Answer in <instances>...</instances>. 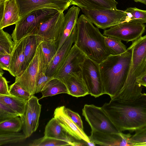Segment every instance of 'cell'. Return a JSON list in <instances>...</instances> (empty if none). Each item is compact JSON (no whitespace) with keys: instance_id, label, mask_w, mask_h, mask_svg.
<instances>
[{"instance_id":"1","label":"cell","mask_w":146,"mask_h":146,"mask_svg":"<svg viewBox=\"0 0 146 146\" xmlns=\"http://www.w3.org/2000/svg\"><path fill=\"white\" fill-rule=\"evenodd\" d=\"M119 132L135 131L146 126V94L133 99H111L102 107Z\"/></svg>"},{"instance_id":"2","label":"cell","mask_w":146,"mask_h":146,"mask_svg":"<svg viewBox=\"0 0 146 146\" xmlns=\"http://www.w3.org/2000/svg\"><path fill=\"white\" fill-rule=\"evenodd\" d=\"M120 54H110L99 64L104 94L111 99L115 96L123 87L129 73L132 51L129 48Z\"/></svg>"},{"instance_id":"3","label":"cell","mask_w":146,"mask_h":146,"mask_svg":"<svg viewBox=\"0 0 146 146\" xmlns=\"http://www.w3.org/2000/svg\"><path fill=\"white\" fill-rule=\"evenodd\" d=\"M75 44L91 59L100 64L111 54L104 36L84 14L78 18Z\"/></svg>"},{"instance_id":"4","label":"cell","mask_w":146,"mask_h":146,"mask_svg":"<svg viewBox=\"0 0 146 146\" xmlns=\"http://www.w3.org/2000/svg\"><path fill=\"white\" fill-rule=\"evenodd\" d=\"M129 48L132 51L131 65L125 83L121 90L127 94L142 92V86L136 80L146 74V35L133 42Z\"/></svg>"},{"instance_id":"5","label":"cell","mask_w":146,"mask_h":146,"mask_svg":"<svg viewBox=\"0 0 146 146\" xmlns=\"http://www.w3.org/2000/svg\"><path fill=\"white\" fill-rule=\"evenodd\" d=\"M58 11L53 9H43L30 12L15 24L11 34L13 40L16 42L29 33L38 32L41 25Z\"/></svg>"},{"instance_id":"6","label":"cell","mask_w":146,"mask_h":146,"mask_svg":"<svg viewBox=\"0 0 146 146\" xmlns=\"http://www.w3.org/2000/svg\"><path fill=\"white\" fill-rule=\"evenodd\" d=\"M41 46H38L36 53L23 73L15 77V81L31 96L35 94L36 82L41 71L47 68Z\"/></svg>"},{"instance_id":"7","label":"cell","mask_w":146,"mask_h":146,"mask_svg":"<svg viewBox=\"0 0 146 146\" xmlns=\"http://www.w3.org/2000/svg\"><path fill=\"white\" fill-rule=\"evenodd\" d=\"M80 66L82 78L89 94L95 98L104 94L99 64L86 56Z\"/></svg>"},{"instance_id":"8","label":"cell","mask_w":146,"mask_h":146,"mask_svg":"<svg viewBox=\"0 0 146 146\" xmlns=\"http://www.w3.org/2000/svg\"><path fill=\"white\" fill-rule=\"evenodd\" d=\"M81 9L90 21L98 28L105 29L127 21V15L123 11L117 9Z\"/></svg>"},{"instance_id":"9","label":"cell","mask_w":146,"mask_h":146,"mask_svg":"<svg viewBox=\"0 0 146 146\" xmlns=\"http://www.w3.org/2000/svg\"><path fill=\"white\" fill-rule=\"evenodd\" d=\"M86 56L84 53L74 44L53 77L60 80L65 84L70 77L81 74L80 66Z\"/></svg>"},{"instance_id":"10","label":"cell","mask_w":146,"mask_h":146,"mask_svg":"<svg viewBox=\"0 0 146 146\" xmlns=\"http://www.w3.org/2000/svg\"><path fill=\"white\" fill-rule=\"evenodd\" d=\"M82 115L92 130L109 133L119 132L102 107L93 104H85L82 110Z\"/></svg>"},{"instance_id":"11","label":"cell","mask_w":146,"mask_h":146,"mask_svg":"<svg viewBox=\"0 0 146 146\" xmlns=\"http://www.w3.org/2000/svg\"><path fill=\"white\" fill-rule=\"evenodd\" d=\"M146 25L133 21L125 22L105 30L103 35L132 42L142 36L145 31Z\"/></svg>"},{"instance_id":"12","label":"cell","mask_w":146,"mask_h":146,"mask_svg":"<svg viewBox=\"0 0 146 146\" xmlns=\"http://www.w3.org/2000/svg\"><path fill=\"white\" fill-rule=\"evenodd\" d=\"M19 7L20 19L30 12L43 9H53L60 12L71 5L69 0H16Z\"/></svg>"},{"instance_id":"13","label":"cell","mask_w":146,"mask_h":146,"mask_svg":"<svg viewBox=\"0 0 146 146\" xmlns=\"http://www.w3.org/2000/svg\"><path fill=\"white\" fill-rule=\"evenodd\" d=\"M64 16L63 12L58 11L41 25L38 33L43 41H54L57 46L62 34Z\"/></svg>"},{"instance_id":"14","label":"cell","mask_w":146,"mask_h":146,"mask_svg":"<svg viewBox=\"0 0 146 146\" xmlns=\"http://www.w3.org/2000/svg\"><path fill=\"white\" fill-rule=\"evenodd\" d=\"M131 136L130 133L122 132L113 133L92 130L89 137L90 141L100 145L132 146L130 141Z\"/></svg>"},{"instance_id":"15","label":"cell","mask_w":146,"mask_h":146,"mask_svg":"<svg viewBox=\"0 0 146 146\" xmlns=\"http://www.w3.org/2000/svg\"><path fill=\"white\" fill-rule=\"evenodd\" d=\"M64 106L57 108L54 110V117L70 136L78 140H82L86 142L90 141L89 138L68 117L66 113Z\"/></svg>"},{"instance_id":"16","label":"cell","mask_w":146,"mask_h":146,"mask_svg":"<svg viewBox=\"0 0 146 146\" xmlns=\"http://www.w3.org/2000/svg\"><path fill=\"white\" fill-rule=\"evenodd\" d=\"M77 33L76 25L69 36L61 46L47 66L46 74L53 77L60 68L70 52L74 43Z\"/></svg>"},{"instance_id":"17","label":"cell","mask_w":146,"mask_h":146,"mask_svg":"<svg viewBox=\"0 0 146 146\" xmlns=\"http://www.w3.org/2000/svg\"><path fill=\"white\" fill-rule=\"evenodd\" d=\"M14 42L13 49L11 54L8 72L16 77L23 73L27 66L24 52L23 38Z\"/></svg>"},{"instance_id":"18","label":"cell","mask_w":146,"mask_h":146,"mask_svg":"<svg viewBox=\"0 0 146 146\" xmlns=\"http://www.w3.org/2000/svg\"><path fill=\"white\" fill-rule=\"evenodd\" d=\"M19 7L16 0H6L0 14V29L15 24L20 19Z\"/></svg>"},{"instance_id":"19","label":"cell","mask_w":146,"mask_h":146,"mask_svg":"<svg viewBox=\"0 0 146 146\" xmlns=\"http://www.w3.org/2000/svg\"><path fill=\"white\" fill-rule=\"evenodd\" d=\"M80 10L79 7L74 5L64 15L63 29L61 38L57 45V52L68 38L76 25Z\"/></svg>"},{"instance_id":"20","label":"cell","mask_w":146,"mask_h":146,"mask_svg":"<svg viewBox=\"0 0 146 146\" xmlns=\"http://www.w3.org/2000/svg\"><path fill=\"white\" fill-rule=\"evenodd\" d=\"M23 38L24 52L27 66L34 57L38 46L43 40L37 32L29 33Z\"/></svg>"},{"instance_id":"21","label":"cell","mask_w":146,"mask_h":146,"mask_svg":"<svg viewBox=\"0 0 146 146\" xmlns=\"http://www.w3.org/2000/svg\"><path fill=\"white\" fill-rule=\"evenodd\" d=\"M70 4L80 9L88 10L116 9L117 2L115 0H69Z\"/></svg>"},{"instance_id":"22","label":"cell","mask_w":146,"mask_h":146,"mask_svg":"<svg viewBox=\"0 0 146 146\" xmlns=\"http://www.w3.org/2000/svg\"><path fill=\"white\" fill-rule=\"evenodd\" d=\"M44 136L58 139L70 142L72 140L63 128L59 124L58 120L53 117L47 123L45 128Z\"/></svg>"},{"instance_id":"23","label":"cell","mask_w":146,"mask_h":146,"mask_svg":"<svg viewBox=\"0 0 146 146\" xmlns=\"http://www.w3.org/2000/svg\"><path fill=\"white\" fill-rule=\"evenodd\" d=\"M69 94L76 97L89 94L88 92L82 78L81 74L70 78L65 83Z\"/></svg>"},{"instance_id":"24","label":"cell","mask_w":146,"mask_h":146,"mask_svg":"<svg viewBox=\"0 0 146 146\" xmlns=\"http://www.w3.org/2000/svg\"><path fill=\"white\" fill-rule=\"evenodd\" d=\"M28 102L25 99L11 95L0 94V102L13 110L19 116L25 112Z\"/></svg>"},{"instance_id":"25","label":"cell","mask_w":146,"mask_h":146,"mask_svg":"<svg viewBox=\"0 0 146 146\" xmlns=\"http://www.w3.org/2000/svg\"><path fill=\"white\" fill-rule=\"evenodd\" d=\"M40 92L42 94L40 99L60 94H69L66 85L60 80L55 78L51 80Z\"/></svg>"},{"instance_id":"26","label":"cell","mask_w":146,"mask_h":146,"mask_svg":"<svg viewBox=\"0 0 146 146\" xmlns=\"http://www.w3.org/2000/svg\"><path fill=\"white\" fill-rule=\"evenodd\" d=\"M28 103L31 115L33 130L34 132L37 130L38 126L41 105L39 103L37 98L34 95L31 96Z\"/></svg>"},{"instance_id":"27","label":"cell","mask_w":146,"mask_h":146,"mask_svg":"<svg viewBox=\"0 0 146 146\" xmlns=\"http://www.w3.org/2000/svg\"><path fill=\"white\" fill-rule=\"evenodd\" d=\"M106 45L111 54L116 55L122 54L127 50L126 46L118 38L104 36Z\"/></svg>"},{"instance_id":"28","label":"cell","mask_w":146,"mask_h":146,"mask_svg":"<svg viewBox=\"0 0 146 146\" xmlns=\"http://www.w3.org/2000/svg\"><path fill=\"white\" fill-rule=\"evenodd\" d=\"M22 123L18 116L0 122V134L18 132L22 129Z\"/></svg>"},{"instance_id":"29","label":"cell","mask_w":146,"mask_h":146,"mask_svg":"<svg viewBox=\"0 0 146 146\" xmlns=\"http://www.w3.org/2000/svg\"><path fill=\"white\" fill-rule=\"evenodd\" d=\"M12 36L0 29V54H11L14 46Z\"/></svg>"},{"instance_id":"30","label":"cell","mask_w":146,"mask_h":146,"mask_svg":"<svg viewBox=\"0 0 146 146\" xmlns=\"http://www.w3.org/2000/svg\"><path fill=\"white\" fill-rule=\"evenodd\" d=\"M40 45L45 63L47 66L57 53L56 43L51 40L43 41Z\"/></svg>"},{"instance_id":"31","label":"cell","mask_w":146,"mask_h":146,"mask_svg":"<svg viewBox=\"0 0 146 146\" xmlns=\"http://www.w3.org/2000/svg\"><path fill=\"white\" fill-rule=\"evenodd\" d=\"M72 142L53 138L44 137L34 140L29 144L30 146H72Z\"/></svg>"},{"instance_id":"32","label":"cell","mask_w":146,"mask_h":146,"mask_svg":"<svg viewBox=\"0 0 146 146\" xmlns=\"http://www.w3.org/2000/svg\"><path fill=\"white\" fill-rule=\"evenodd\" d=\"M124 11L127 15L126 22L133 21L141 24L146 23V10L134 7L128 8Z\"/></svg>"},{"instance_id":"33","label":"cell","mask_w":146,"mask_h":146,"mask_svg":"<svg viewBox=\"0 0 146 146\" xmlns=\"http://www.w3.org/2000/svg\"><path fill=\"white\" fill-rule=\"evenodd\" d=\"M23 133L9 132L0 134V146L22 142L27 138Z\"/></svg>"},{"instance_id":"34","label":"cell","mask_w":146,"mask_h":146,"mask_svg":"<svg viewBox=\"0 0 146 146\" xmlns=\"http://www.w3.org/2000/svg\"><path fill=\"white\" fill-rule=\"evenodd\" d=\"M19 116L22 123L23 133L27 138L29 137L33 132V130L32 117L28 103L25 112Z\"/></svg>"},{"instance_id":"35","label":"cell","mask_w":146,"mask_h":146,"mask_svg":"<svg viewBox=\"0 0 146 146\" xmlns=\"http://www.w3.org/2000/svg\"><path fill=\"white\" fill-rule=\"evenodd\" d=\"M130 141L132 146H146V126L136 130Z\"/></svg>"},{"instance_id":"36","label":"cell","mask_w":146,"mask_h":146,"mask_svg":"<svg viewBox=\"0 0 146 146\" xmlns=\"http://www.w3.org/2000/svg\"><path fill=\"white\" fill-rule=\"evenodd\" d=\"M9 91L11 95L22 98L28 101L31 97L28 92L16 82L10 86Z\"/></svg>"},{"instance_id":"37","label":"cell","mask_w":146,"mask_h":146,"mask_svg":"<svg viewBox=\"0 0 146 146\" xmlns=\"http://www.w3.org/2000/svg\"><path fill=\"white\" fill-rule=\"evenodd\" d=\"M46 69H43L39 74L36 83L35 94L40 92L46 84L54 78L53 77L49 76L46 74Z\"/></svg>"},{"instance_id":"38","label":"cell","mask_w":146,"mask_h":146,"mask_svg":"<svg viewBox=\"0 0 146 146\" xmlns=\"http://www.w3.org/2000/svg\"><path fill=\"white\" fill-rule=\"evenodd\" d=\"M19 116L13 110L0 102V122Z\"/></svg>"},{"instance_id":"39","label":"cell","mask_w":146,"mask_h":146,"mask_svg":"<svg viewBox=\"0 0 146 146\" xmlns=\"http://www.w3.org/2000/svg\"><path fill=\"white\" fill-rule=\"evenodd\" d=\"M65 111L71 119L82 131H84L83 123L79 114L70 109L64 107Z\"/></svg>"},{"instance_id":"40","label":"cell","mask_w":146,"mask_h":146,"mask_svg":"<svg viewBox=\"0 0 146 146\" xmlns=\"http://www.w3.org/2000/svg\"><path fill=\"white\" fill-rule=\"evenodd\" d=\"M11 60V54H0V68L9 71Z\"/></svg>"},{"instance_id":"41","label":"cell","mask_w":146,"mask_h":146,"mask_svg":"<svg viewBox=\"0 0 146 146\" xmlns=\"http://www.w3.org/2000/svg\"><path fill=\"white\" fill-rule=\"evenodd\" d=\"M3 75L0 74V94L11 95L8 84V82Z\"/></svg>"},{"instance_id":"42","label":"cell","mask_w":146,"mask_h":146,"mask_svg":"<svg viewBox=\"0 0 146 146\" xmlns=\"http://www.w3.org/2000/svg\"><path fill=\"white\" fill-rule=\"evenodd\" d=\"M136 81L141 85L146 87V74L137 79Z\"/></svg>"},{"instance_id":"43","label":"cell","mask_w":146,"mask_h":146,"mask_svg":"<svg viewBox=\"0 0 146 146\" xmlns=\"http://www.w3.org/2000/svg\"><path fill=\"white\" fill-rule=\"evenodd\" d=\"M84 143H82L79 142L73 141L72 146H82L84 145Z\"/></svg>"},{"instance_id":"44","label":"cell","mask_w":146,"mask_h":146,"mask_svg":"<svg viewBox=\"0 0 146 146\" xmlns=\"http://www.w3.org/2000/svg\"><path fill=\"white\" fill-rule=\"evenodd\" d=\"M87 145L90 146H94L96 145V144L92 141H90L88 142H86Z\"/></svg>"},{"instance_id":"45","label":"cell","mask_w":146,"mask_h":146,"mask_svg":"<svg viewBox=\"0 0 146 146\" xmlns=\"http://www.w3.org/2000/svg\"><path fill=\"white\" fill-rule=\"evenodd\" d=\"M136 2H140L146 5V0H133Z\"/></svg>"}]
</instances>
